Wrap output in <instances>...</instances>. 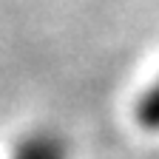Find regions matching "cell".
I'll return each mask as SVG.
<instances>
[{"label": "cell", "instance_id": "7a4b0ae2", "mask_svg": "<svg viewBox=\"0 0 159 159\" xmlns=\"http://www.w3.org/2000/svg\"><path fill=\"white\" fill-rule=\"evenodd\" d=\"M134 114H136V122L145 131H159V77L139 94Z\"/></svg>", "mask_w": 159, "mask_h": 159}, {"label": "cell", "instance_id": "6da1fadb", "mask_svg": "<svg viewBox=\"0 0 159 159\" xmlns=\"http://www.w3.org/2000/svg\"><path fill=\"white\" fill-rule=\"evenodd\" d=\"M11 159H71L68 142L54 131H34L14 145Z\"/></svg>", "mask_w": 159, "mask_h": 159}]
</instances>
